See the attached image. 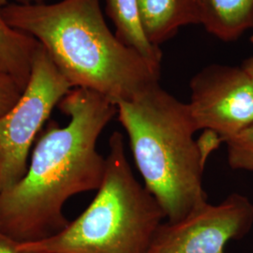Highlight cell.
Here are the masks:
<instances>
[{"label": "cell", "mask_w": 253, "mask_h": 253, "mask_svg": "<svg viewBox=\"0 0 253 253\" xmlns=\"http://www.w3.org/2000/svg\"><path fill=\"white\" fill-rule=\"evenodd\" d=\"M70 118L50 122L33 149L26 174L0 192V231L18 243L58 234L70 221L65 203L98 190L106 158L97 149L101 132L118 115L117 105L95 91L73 88L57 105Z\"/></svg>", "instance_id": "6da1fadb"}, {"label": "cell", "mask_w": 253, "mask_h": 253, "mask_svg": "<svg viewBox=\"0 0 253 253\" xmlns=\"http://www.w3.org/2000/svg\"><path fill=\"white\" fill-rule=\"evenodd\" d=\"M9 25L34 38L73 88H85L116 105L160 84L161 66L125 45L104 20L100 0L9 3Z\"/></svg>", "instance_id": "7a4b0ae2"}, {"label": "cell", "mask_w": 253, "mask_h": 253, "mask_svg": "<svg viewBox=\"0 0 253 253\" xmlns=\"http://www.w3.org/2000/svg\"><path fill=\"white\" fill-rule=\"evenodd\" d=\"M117 107L143 184L166 220H178L208 203L203 177L208 156L194 138L198 129L188 103L158 84Z\"/></svg>", "instance_id": "3957f363"}, {"label": "cell", "mask_w": 253, "mask_h": 253, "mask_svg": "<svg viewBox=\"0 0 253 253\" xmlns=\"http://www.w3.org/2000/svg\"><path fill=\"white\" fill-rule=\"evenodd\" d=\"M164 219L158 201L134 176L124 136L115 131L109 138L104 176L90 205L58 234L18 246L33 253H146Z\"/></svg>", "instance_id": "277c9868"}, {"label": "cell", "mask_w": 253, "mask_h": 253, "mask_svg": "<svg viewBox=\"0 0 253 253\" xmlns=\"http://www.w3.org/2000/svg\"><path fill=\"white\" fill-rule=\"evenodd\" d=\"M73 89L42 46L17 102L0 117V192L26 174L28 156L53 109Z\"/></svg>", "instance_id": "5b68a950"}, {"label": "cell", "mask_w": 253, "mask_h": 253, "mask_svg": "<svg viewBox=\"0 0 253 253\" xmlns=\"http://www.w3.org/2000/svg\"><path fill=\"white\" fill-rule=\"evenodd\" d=\"M253 227L252 200L235 192L178 220L163 221L146 253H229L227 245L244 238Z\"/></svg>", "instance_id": "8992f818"}, {"label": "cell", "mask_w": 253, "mask_h": 253, "mask_svg": "<svg viewBox=\"0 0 253 253\" xmlns=\"http://www.w3.org/2000/svg\"><path fill=\"white\" fill-rule=\"evenodd\" d=\"M190 115L198 130L223 144L253 125V84L241 67L211 64L190 82Z\"/></svg>", "instance_id": "52a82bcc"}, {"label": "cell", "mask_w": 253, "mask_h": 253, "mask_svg": "<svg viewBox=\"0 0 253 253\" xmlns=\"http://www.w3.org/2000/svg\"><path fill=\"white\" fill-rule=\"evenodd\" d=\"M138 7L145 37L157 47L181 27L199 25L197 0H138Z\"/></svg>", "instance_id": "ba28073f"}, {"label": "cell", "mask_w": 253, "mask_h": 253, "mask_svg": "<svg viewBox=\"0 0 253 253\" xmlns=\"http://www.w3.org/2000/svg\"><path fill=\"white\" fill-rule=\"evenodd\" d=\"M197 8L200 25L221 41L253 30V0H197Z\"/></svg>", "instance_id": "9c48e42d"}, {"label": "cell", "mask_w": 253, "mask_h": 253, "mask_svg": "<svg viewBox=\"0 0 253 253\" xmlns=\"http://www.w3.org/2000/svg\"><path fill=\"white\" fill-rule=\"evenodd\" d=\"M106 12L116 27V35L149 62L161 66L163 53L149 42L143 30L138 0H105Z\"/></svg>", "instance_id": "30bf717a"}, {"label": "cell", "mask_w": 253, "mask_h": 253, "mask_svg": "<svg viewBox=\"0 0 253 253\" xmlns=\"http://www.w3.org/2000/svg\"><path fill=\"white\" fill-rule=\"evenodd\" d=\"M34 38L11 27L0 8V63L24 90L39 48Z\"/></svg>", "instance_id": "8fae6325"}, {"label": "cell", "mask_w": 253, "mask_h": 253, "mask_svg": "<svg viewBox=\"0 0 253 253\" xmlns=\"http://www.w3.org/2000/svg\"><path fill=\"white\" fill-rule=\"evenodd\" d=\"M226 145L227 163L236 171L253 172V125L239 134L228 139Z\"/></svg>", "instance_id": "7c38bea8"}, {"label": "cell", "mask_w": 253, "mask_h": 253, "mask_svg": "<svg viewBox=\"0 0 253 253\" xmlns=\"http://www.w3.org/2000/svg\"><path fill=\"white\" fill-rule=\"evenodd\" d=\"M22 92L18 83L0 63V117L17 102Z\"/></svg>", "instance_id": "4fadbf2b"}, {"label": "cell", "mask_w": 253, "mask_h": 253, "mask_svg": "<svg viewBox=\"0 0 253 253\" xmlns=\"http://www.w3.org/2000/svg\"><path fill=\"white\" fill-rule=\"evenodd\" d=\"M18 245L17 241L0 231V253H33L21 250Z\"/></svg>", "instance_id": "5bb4252c"}, {"label": "cell", "mask_w": 253, "mask_h": 253, "mask_svg": "<svg viewBox=\"0 0 253 253\" xmlns=\"http://www.w3.org/2000/svg\"><path fill=\"white\" fill-rule=\"evenodd\" d=\"M251 42L253 45V35L251 38ZM240 67L244 70L245 73L248 74V76L250 77L251 81L253 82V54L244 60V62Z\"/></svg>", "instance_id": "9a60e30c"}, {"label": "cell", "mask_w": 253, "mask_h": 253, "mask_svg": "<svg viewBox=\"0 0 253 253\" xmlns=\"http://www.w3.org/2000/svg\"><path fill=\"white\" fill-rule=\"evenodd\" d=\"M15 2L21 4H38L44 3V0H15Z\"/></svg>", "instance_id": "2e32d148"}, {"label": "cell", "mask_w": 253, "mask_h": 253, "mask_svg": "<svg viewBox=\"0 0 253 253\" xmlns=\"http://www.w3.org/2000/svg\"><path fill=\"white\" fill-rule=\"evenodd\" d=\"M9 4V0H0V8H4Z\"/></svg>", "instance_id": "e0dca14e"}]
</instances>
